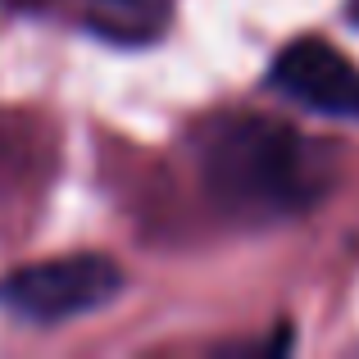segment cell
I'll list each match as a JSON object with an SVG mask.
<instances>
[{
    "label": "cell",
    "instance_id": "1",
    "mask_svg": "<svg viewBox=\"0 0 359 359\" xmlns=\"http://www.w3.org/2000/svg\"><path fill=\"white\" fill-rule=\"evenodd\" d=\"M205 182L228 210L291 214L323 191L314 146L278 118H223L205 141Z\"/></svg>",
    "mask_w": 359,
    "mask_h": 359
},
{
    "label": "cell",
    "instance_id": "4",
    "mask_svg": "<svg viewBox=\"0 0 359 359\" xmlns=\"http://www.w3.org/2000/svg\"><path fill=\"white\" fill-rule=\"evenodd\" d=\"M351 18H355V23H359V0H351Z\"/></svg>",
    "mask_w": 359,
    "mask_h": 359
},
{
    "label": "cell",
    "instance_id": "3",
    "mask_svg": "<svg viewBox=\"0 0 359 359\" xmlns=\"http://www.w3.org/2000/svg\"><path fill=\"white\" fill-rule=\"evenodd\" d=\"M273 87L287 91L291 100L318 109V114H351L359 118V73L337 46L305 36L291 41L273 60Z\"/></svg>",
    "mask_w": 359,
    "mask_h": 359
},
{
    "label": "cell",
    "instance_id": "2",
    "mask_svg": "<svg viewBox=\"0 0 359 359\" xmlns=\"http://www.w3.org/2000/svg\"><path fill=\"white\" fill-rule=\"evenodd\" d=\"M123 287V273L105 255H64L41 259L0 278V309L23 323H64V318L91 314L109 305Z\"/></svg>",
    "mask_w": 359,
    "mask_h": 359
},
{
    "label": "cell",
    "instance_id": "5",
    "mask_svg": "<svg viewBox=\"0 0 359 359\" xmlns=\"http://www.w3.org/2000/svg\"><path fill=\"white\" fill-rule=\"evenodd\" d=\"M114 5H141V0H114Z\"/></svg>",
    "mask_w": 359,
    "mask_h": 359
}]
</instances>
